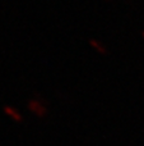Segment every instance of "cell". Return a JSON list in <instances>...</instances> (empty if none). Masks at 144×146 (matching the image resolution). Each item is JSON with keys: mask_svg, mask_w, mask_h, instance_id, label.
<instances>
[{"mask_svg": "<svg viewBox=\"0 0 144 146\" xmlns=\"http://www.w3.org/2000/svg\"><path fill=\"white\" fill-rule=\"evenodd\" d=\"M142 37L144 38V31H143V32H142Z\"/></svg>", "mask_w": 144, "mask_h": 146, "instance_id": "obj_4", "label": "cell"}, {"mask_svg": "<svg viewBox=\"0 0 144 146\" xmlns=\"http://www.w3.org/2000/svg\"><path fill=\"white\" fill-rule=\"evenodd\" d=\"M4 111L8 114V115L12 117L14 121H17V122H20V121H22V117H20L19 114H18L13 108H10V106H4Z\"/></svg>", "mask_w": 144, "mask_h": 146, "instance_id": "obj_3", "label": "cell"}, {"mask_svg": "<svg viewBox=\"0 0 144 146\" xmlns=\"http://www.w3.org/2000/svg\"><path fill=\"white\" fill-rule=\"evenodd\" d=\"M28 108H29L31 111H33L38 117H43L46 114V108L41 103H38L37 100H31L28 103Z\"/></svg>", "mask_w": 144, "mask_h": 146, "instance_id": "obj_1", "label": "cell"}, {"mask_svg": "<svg viewBox=\"0 0 144 146\" xmlns=\"http://www.w3.org/2000/svg\"><path fill=\"white\" fill-rule=\"evenodd\" d=\"M89 45H91L92 48L97 51V53L101 54V55H106L107 54V49L105 48V45L101 42V41L94 40V38H91V40H89Z\"/></svg>", "mask_w": 144, "mask_h": 146, "instance_id": "obj_2", "label": "cell"}, {"mask_svg": "<svg viewBox=\"0 0 144 146\" xmlns=\"http://www.w3.org/2000/svg\"><path fill=\"white\" fill-rule=\"evenodd\" d=\"M106 1H110V0H106Z\"/></svg>", "mask_w": 144, "mask_h": 146, "instance_id": "obj_5", "label": "cell"}]
</instances>
